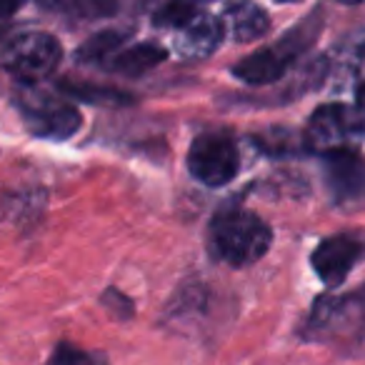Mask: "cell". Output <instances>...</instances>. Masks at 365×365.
Instances as JSON below:
<instances>
[{"label": "cell", "instance_id": "2", "mask_svg": "<svg viewBox=\"0 0 365 365\" xmlns=\"http://www.w3.org/2000/svg\"><path fill=\"white\" fill-rule=\"evenodd\" d=\"M323 31V13L315 11L308 18L293 26L278 43L265 46L260 51L245 56L240 63H235L230 68L238 81L248 83V86H273L280 83L290 71L295 68V63L313 48L315 38Z\"/></svg>", "mask_w": 365, "mask_h": 365}, {"label": "cell", "instance_id": "10", "mask_svg": "<svg viewBox=\"0 0 365 365\" xmlns=\"http://www.w3.org/2000/svg\"><path fill=\"white\" fill-rule=\"evenodd\" d=\"M220 21H223L225 31L230 33V38L238 43L258 41L270 31L268 11L255 6V3H230L223 8Z\"/></svg>", "mask_w": 365, "mask_h": 365}, {"label": "cell", "instance_id": "17", "mask_svg": "<svg viewBox=\"0 0 365 365\" xmlns=\"http://www.w3.org/2000/svg\"><path fill=\"white\" fill-rule=\"evenodd\" d=\"M198 13H200V8L193 6V3H168V6H160L155 11V16H153V26L178 33L182 26H188Z\"/></svg>", "mask_w": 365, "mask_h": 365}, {"label": "cell", "instance_id": "12", "mask_svg": "<svg viewBox=\"0 0 365 365\" xmlns=\"http://www.w3.org/2000/svg\"><path fill=\"white\" fill-rule=\"evenodd\" d=\"M128 38H130V31H120V28H110V31L96 33V36H91L76 51V61L83 63V66L106 68L108 63H110V58L123 51Z\"/></svg>", "mask_w": 365, "mask_h": 365}, {"label": "cell", "instance_id": "1", "mask_svg": "<svg viewBox=\"0 0 365 365\" xmlns=\"http://www.w3.org/2000/svg\"><path fill=\"white\" fill-rule=\"evenodd\" d=\"M273 245V230L258 213L240 205H225L208 228V250L230 268H248L265 258Z\"/></svg>", "mask_w": 365, "mask_h": 365}, {"label": "cell", "instance_id": "4", "mask_svg": "<svg viewBox=\"0 0 365 365\" xmlns=\"http://www.w3.org/2000/svg\"><path fill=\"white\" fill-rule=\"evenodd\" d=\"M0 61L18 86H38L58 71L63 61V46L53 33L23 31L3 43Z\"/></svg>", "mask_w": 365, "mask_h": 365}, {"label": "cell", "instance_id": "16", "mask_svg": "<svg viewBox=\"0 0 365 365\" xmlns=\"http://www.w3.org/2000/svg\"><path fill=\"white\" fill-rule=\"evenodd\" d=\"M255 138V145L260 150L270 153V155H288V153L295 150H305V140H303V133L295 135V133L285 130V128H275L273 133H258Z\"/></svg>", "mask_w": 365, "mask_h": 365}, {"label": "cell", "instance_id": "20", "mask_svg": "<svg viewBox=\"0 0 365 365\" xmlns=\"http://www.w3.org/2000/svg\"><path fill=\"white\" fill-rule=\"evenodd\" d=\"M350 295H353L355 305H358L360 315H363V320H365V285H363L360 290H355V293H350Z\"/></svg>", "mask_w": 365, "mask_h": 365}, {"label": "cell", "instance_id": "7", "mask_svg": "<svg viewBox=\"0 0 365 365\" xmlns=\"http://www.w3.org/2000/svg\"><path fill=\"white\" fill-rule=\"evenodd\" d=\"M365 255V240L353 233H338L323 238L315 245L310 255L315 275L323 280L328 288H338L358 265V260Z\"/></svg>", "mask_w": 365, "mask_h": 365}, {"label": "cell", "instance_id": "15", "mask_svg": "<svg viewBox=\"0 0 365 365\" xmlns=\"http://www.w3.org/2000/svg\"><path fill=\"white\" fill-rule=\"evenodd\" d=\"M43 8L68 18H81V21H98L120 11V6L113 0H53V3H43Z\"/></svg>", "mask_w": 365, "mask_h": 365}, {"label": "cell", "instance_id": "21", "mask_svg": "<svg viewBox=\"0 0 365 365\" xmlns=\"http://www.w3.org/2000/svg\"><path fill=\"white\" fill-rule=\"evenodd\" d=\"M355 108H358L360 113H363V118H365V83H360V88H358V93H355Z\"/></svg>", "mask_w": 365, "mask_h": 365}, {"label": "cell", "instance_id": "11", "mask_svg": "<svg viewBox=\"0 0 365 365\" xmlns=\"http://www.w3.org/2000/svg\"><path fill=\"white\" fill-rule=\"evenodd\" d=\"M168 58V51L160 46V43H133V46H125L120 53L110 58L103 71L115 73V76H125V78H138L143 73L158 68L163 61Z\"/></svg>", "mask_w": 365, "mask_h": 365}, {"label": "cell", "instance_id": "6", "mask_svg": "<svg viewBox=\"0 0 365 365\" xmlns=\"http://www.w3.org/2000/svg\"><path fill=\"white\" fill-rule=\"evenodd\" d=\"M188 173L208 188L228 185L240 170V153L233 138L223 133H203L188 148Z\"/></svg>", "mask_w": 365, "mask_h": 365}, {"label": "cell", "instance_id": "13", "mask_svg": "<svg viewBox=\"0 0 365 365\" xmlns=\"http://www.w3.org/2000/svg\"><path fill=\"white\" fill-rule=\"evenodd\" d=\"M58 91L63 96L73 98V101H83V103H93V106H106V108H123V106H133L135 96L125 91H118L110 86H93V83H58Z\"/></svg>", "mask_w": 365, "mask_h": 365}, {"label": "cell", "instance_id": "14", "mask_svg": "<svg viewBox=\"0 0 365 365\" xmlns=\"http://www.w3.org/2000/svg\"><path fill=\"white\" fill-rule=\"evenodd\" d=\"M210 303V293L205 285H185V288L178 290V295L168 305L165 320H193L200 318L205 313Z\"/></svg>", "mask_w": 365, "mask_h": 365}, {"label": "cell", "instance_id": "3", "mask_svg": "<svg viewBox=\"0 0 365 365\" xmlns=\"http://www.w3.org/2000/svg\"><path fill=\"white\" fill-rule=\"evenodd\" d=\"M26 130L43 140H68L83 125L81 110L66 96H53L38 86H21L13 93Z\"/></svg>", "mask_w": 365, "mask_h": 365}, {"label": "cell", "instance_id": "18", "mask_svg": "<svg viewBox=\"0 0 365 365\" xmlns=\"http://www.w3.org/2000/svg\"><path fill=\"white\" fill-rule=\"evenodd\" d=\"M48 365H110L103 353H91V350H83L78 345L61 340V343L53 348L51 360Z\"/></svg>", "mask_w": 365, "mask_h": 365}, {"label": "cell", "instance_id": "19", "mask_svg": "<svg viewBox=\"0 0 365 365\" xmlns=\"http://www.w3.org/2000/svg\"><path fill=\"white\" fill-rule=\"evenodd\" d=\"M98 300H101L103 310H106L113 320H118V323H125V320H130L133 315H135V303L130 300V295H125L123 290L113 288V285L103 290Z\"/></svg>", "mask_w": 365, "mask_h": 365}, {"label": "cell", "instance_id": "9", "mask_svg": "<svg viewBox=\"0 0 365 365\" xmlns=\"http://www.w3.org/2000/svg\"><path fill=\"white\" fill-rule=\"evenodd\" d=\"M223 36H225L223 21L200 11L188 26H182L175 33L173 48L185 61H205V58H210L218 51V46L223 43Z\"/></svg>", "mask_w": 365, "mask_h": 365}, {"label": "cell", "instance_id": "8", "mask_svg": "<svg viewBox=\"0 0 365 365\" xmlns=\"http://www.w3.org/2000/svg\"><path fill=\"white\" fill-rule=\"evenodd\" d=\"M323 175L338 203L365 198V158L358 153V148L323 155Z\"/></svg>", "mask_w": 365, "mask_h": 365}, {"label": "cell", "instance_id": "5", "mask_svg": "<svg viewBox=\"0 0 365 365\" xmlns=\"http://www.w3.org/2000/svg\"><path fill=\"white\" fill-rule=\"evenodd\" d=\"M363 133L365 118L358 108L345 106V103H325V106L315 108L305 123V150L318 153L323 158L328 153L355 148Z\"/></svg>", "mask_w": 365, "mask_h": 365}]
</instances>
